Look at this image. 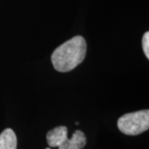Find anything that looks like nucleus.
<instances>
[{"label":"nucleus","mask_w":149,"mask_h":149,"mask_svg":"<svg viewBox=\"0 0 149 149\" xmlns=\"http://www.w3.org/2000/svg\"><path fill=\"white\" fill-rule=\"evenodd\" d=\"M86 49V42L81 36H75L66 41L52 55V62L55 70L60 72L74 70L85 60Z\"/></svg>","instance_id":"obj_1"},{"label":"nucleus","mask_w":149,"mask_h":149,"mask_svg":"<svg viewBox=\"0 0 149 149\" xmlns=\"http://www.w3.org/2000/svg\"><path fill=\"white\" fill-rule=\"evenodd\" d=\"M118 128L120 132L130 136L144 133L149 128V110L143 109L123 115L118 120Z\"/></svg>","instance_id":"obj_2"},{"label":"nucleus","mask_w":149,"mask_h":149,"mask_svg":"<svg viewBox=\"0 0 149 149\" xmlns=\"http://www.w3.org/2000/svg\"><path fill=\"white\" fill-rule=\"evenodd\" d=\"M67 139V128L65 126H58L47 133V141L51 148L59 147Z\"/></svg>","instance_id":"obj_3"},{"label":"nucleus","mask_w":149,"mask_h":149,"mask_svg":"<svg viewBox=\"0 0 149 149\" xmlns=\"http://www.w3.org/2000/svg\"><path fill=\"white\" fill-rule=\"evenodd\" d=\"M87 143L85 134L80 130H76L71 139H67L62 144L58 147V149H82Z\"/></svg>","instance_id":"obj_4"},{"label":"nucleus","mask_w":149,"mask_h":149,"mask_svg":"<svg viewBox=\"0 0 149 149\" xmlns=\"http://www.w3.org/2000/svg\"><path fill=\"white\" fill-rule=\"evenodd\" d=\"M17 139L11 128H6L0 134V149H17Z\"/></svg>","instance_id":"obj_5"},{"label":"nucleus","mask_w":149,"mask_h":149,"mask_svg":"<svg viewBox=\"0 0 149 149\" xmlns=\"http://www.w3.org/2000/svg\"><path fill=\"white\" fill-rule=\"evenodd\" d=\"M142 46L143 50L146 56V57L149 59V32H147L144 33L143 40H142Z\"/></svg>","instance_id":"obj_6"},{"label":"nucleus","mask_w":149,"mask_h":149,"mask_svg":"<svg viewBox=\"0 0 149 149\" xmlns=\"http://www.w3.org/2000/svg\"><path fill=\"white\" fill-rule=\"evenodd\" d=\"M46 149H51V148H46Z\"/></svg>","instance_id":"obj_7"}]
</instances>
